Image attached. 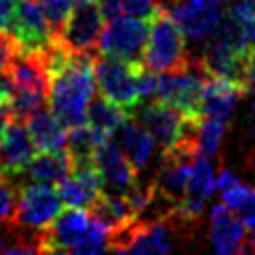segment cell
Returning a JSON list of instances; mask_svg holds the SVG:
<instances>
[{
  "instance_id": "1",
  "label": "cell",
  "mask_w": 255,
  "mask_h": 255,
  "mask_svg": "<svg viewBox=\"0 0 255 255\" xmlns=\"http://www.w3.org/2000/svg\"><path fill=\"white\" fill-rule=\"evenodd\" d=\"M94 58L96 56L70 54V58L48 76L50 108L66 128L88 124V106L96 92Z\"/></svg>"
},
{
  "instance_id": "2",
  "label": "cell",
  "mask_w": 255,
  "mask_h": 255,
  "mask_svg": "<svg viewBox=\"0 0 255 255\" xmlns=\"http://www.w3.org/2000/svg\"><path fill=\"white\" fill-rule=\"evenodd\" d=\"M110 229L84 207H62L42 231V253H102L108 249Z\"/></svg>"
},
{
  "instance_id": "3",
  "label": "cell",
  "mask_w": 255,
  "mask_h": 255,
  "mask_svg": "<svg viewBox=\"0 0 255 255\" xmlns=\"http://www.w3.org/2000/svg\"><path fill=\"white\" fill-rule=\"evenodd\" d=\"M187 60L185 34L163 6L153 16L147 28V40L143 48V64L153 72H169L179 68Z\"/></svg>"
},
{
  "instance_id": "4",
  "label": "cell",
  "mask_w": 255,
  "mask_h": 255,
  "mask_svg": "<svg viewBox=\"0 0 255 255\" xmlns=\"http://www.w3.org/2000/svg\"><path fill=\"white\" fill-rule=\"evenodd\" d=\"M143 62H128L114 56L98 54L94 58V74L100 94L120 106L128 116L139 108L137 94V72Z\"/></svg>"
},
{
  "instance_id": "5",
  "label": "cell",
  "mask_w": 255,
  "mask_h": 255,
  "mask_svg": "<svg viewBox=\"0 0 255 255\" xmlns=\"http://www.w3.org/2000/svg\"><path fill=\"white\" fill-rule=\"evenodd\" d=\"M207 80V72L199 58H187L179 68L161 72L157 84V100L175 106L187 116H201L199 102Z\"/></svg>"
},
{
  "instance_id": "6",
  "label": "cell",
  "mask_w": 255,
  "mask_h": 255,
  "mask_svg": "<svg viewBox=\"0 0 255 255\" xmlns=\"http://www.w3.org/2000/svg\"><path fill=\"white\" fill-rule=\"evenodd\" d=\"M104 16L96 2H76L62 30L54 38L74 56H98Z\"/></svg>"
},
{
  "instance_id": "7",
  "label": "cell",
  "mask_w": 255,
  "mask_h": 255,
  "mask_svg": "<svg viewBox=\"0 0 255 255\" xmlns=\"http://www.w3.org/2000/svg\"><path fill=\"white\" fill-rule=\"evenodd\" d=\"M106 22L108 24L102 28L100 44H98L100 54L114 56L128 62H141L149 22H143L131 16H122V14Z\"/></svg>"
},
{
  "instance_id": "8",
  "label": "cell",
  "mask_w": 255,
  "mask_h": 255,
  "mask_svg": "<svg viewBox=\"0 0 255 255\" xmlns=\"http://www.w3.org/2000/svg\"><path fill=\"white\" fill-rule=\"evenodd\" d=\"M8 34L18 44L20 52H40L50 40L52 30L40 0H18Z\"/></svg>"
},
{
  "instance_id": "9",
  "label": "cell",
  "mask_w": 255,
  "mask_h": 255,
  "mask_svg": "<svg viewBox=\"0 0 255 255\" xmlns=\"http://www.w3.org/2000/svg\"><path fill=\"white\" fill-rule=\"evenodd\" d=\"M94 165L100 173L102 187L112 193H124L137 179V171L131 167L126 153L116 143L114 133L96 145Z\"/></svg>"
},
{
  "instance_id": "10",
  "label": "cell",
  "mask_w": 255,
  "mask_h": 255,
  "mask_svg": "<svg viewBox=\"0 0 255 255\" xmlns=\"http://www.w3.org/2000/svg\"><path fill=\"white\" fill-rule=\"evenodd\" d=\"M169 14L177 22L185 38L195 42L207 40L223 18L219 4H213L209 0H177L171 6Z\"/></svg>"
},
{
  "instance_id": "11",
  "label": "cell",
  "mask_w": 255,
  "mask_h": 255,
  "mask_svg": "<svg viewBox=\"0 0 255 255\" xmlns=\"http://www.w3.org/2000/svg\"><path fill=\"white\" fill-rule=\"evenodd\" d=\"M209 241L221 255L247 253V229L243 219L225 203H217L209 211Z\"/></svg>"
},
{
  "instance_id": "12",
  "label": "cell",
  "mask_w": 255,
  "mask_h": 255,
  "mask_svg": "<svg viewBox=\"0 0 255 255\" xmlns=\"http://www.w3.org/2000/svg\"><path fill=\"white\" fill-rule=\"evenodd\" d=\"M56 185H58L56 193L64 207H84V209H88L104 189L94 161L72 165L70 173L62 177Z\"/></svg>"
},
{
  "instance_id": "13",
  "label": "cell",
  "mask_w": 255,
  "mask_h": 255,
  "mask_svg": "<svg viewBox=\"0 0 255 255\" xmlns=\"http://www.w3.org/2000/svg\"><path fill=\"white\" fill-rule=\"evenodd\" d=\"M36 145L24 120L10 118L0 135V171L8 177L20 173L34 157Z\"/></svg>"
},
{
  "instance_id": "14",
  "label": "cell",
  "mask_w": 255,
  "mask_h": 255,
  "mask_svg": "<svg viewBox=\"0 0 255 255\" xmlns=\"http://www.w3.org/2000/svg\"><path fill=\"white\" fill-rule=\"evenodd\" d=\"M245 94H247L245 88L235 84V82L215 78V76H207L203 92H201L199 114L229 122L233 112H235V106H237L239 98L245 96Z\"/></svg>"
},
{
  "instance_id": "15",
  "label": "cell",
  "mask_w": 255,
  "mask_h": 255,
  "mask_svg": "<svg viewBox=\"0 0 255 255\" xmlns=\"http://www.w3.org/2000/svg\"><path fill=\"white\" fill-rule=\"evenodd\" d=\"M70 157L66 151H40L34 153V157L26 163V167L10 177L16 185L38 181V183H58L62 177L70 173Z\"/></svg>"
},
{
  "instance_id": "16",
  "label": "cell",
  "mask_w": 255,
  "mask_h": 255,
  "mask_svg": "<svg viewBox=\"0 0 255 255\" xmlns=\"http://www.w3.org/2000/svg\"><path fill=\"white\" fill-rule=\"evenodd\" d=\"M116 131H118V141H120L118 145L126 153L131 167L135 171L145 169L155 149V139L151 137V133L139 122L131 120V116H128Z\"/></svg>"
},
{
  "instance_id": "17",
  "label": "cell",
  "mask_w": 255,
  "mask_h": 255,
  "mask_svg": "<svg viewBox=\"0 0 255 255\" xmlns=\"http://www.w3.org/2000/svg\"><path fill=\"white\" fill-rule=\"evenodd\" d=\"M28 131L32 135L36 149L40 151H64L66 149V137H68L66 126L54 112H48L46 108L34 112L28 118Z\"/></svg>"
},
{
  "instance_id": "18",
  "label": "cell",
  "mask_w": 255,
  "mask_h": 255,
  "mask_svg": "<svg viewBox=\"0 0 255 255\" xmlns=\"http://www.w3.org/2000/svg\"><path fill=\"white\" fill-rule=\"evenodd\" d=\"M88 209H90L92 217H96L108 229L120 227L124 223H129L131 219H135V213L131 211L124 193H112V191L100 193Z\"/></svg>"
},
{
  "instance_id": "19",
  "label": "cell",
  "mask_w": 255,
  "mask_h": 255,
  "mask_svg": "<svg viewBox=\"0 0 255 255\" xmlns=\"http://www.w3.org/2000/svg\"><path fill=\"white\" fill-rule=\"evenodd\" d=\"M126 118H128V114L120 106H116L114 102L104 98L102 94L94 96L90 106H88V124L94 129H98L102 133H108V135H112L122 126V122Z\"/></svg>"
},
{
  "instance_id": "20",
  "label": "cell",
  "mask_w": 255,
  "mask_h": 255,
  "mask_svg": "<svg viewBox=\"0 0 255 255\" xmlns=\"http://www.w3.org/2000/svg\"><path fill=\"white\" fill-rule=\"evenodd\" d=\"M225 120L219 118H209V116H201L199 126H197V133H195V147L197 153L205 155V157H215L219 153L225 129H227Z\"/></svg>"
},
{
  "instance_id": "21",
  "label": "cell",
  "mask_w": 255,
  "mask_h": 255,
  "mask_svg": "<svg viewBox=\"0 0 255 255\" xmlns=\"http://www.w3.org/2000/svg\"><path fill=\"white\" fill-rule=\"evenodd\" d=\"M227 16L237 22V26L243 32L245 42L251 48H255V4L253 2H247V0H237L229 8V14Z\"/></svg>"
},
{
  "instance_id": "22",
  "label": "cell",
  "mask_w": 255,
  "mask_h": 255,
  "mask_svg": "<svg viewBox=\"0 0 255 255\" xmlns=\"http://www.w3.org/2000/svg\"><path fill=\"white\" fill-rule=\"evenodd\" d=\"M40 2H42V8H44V14L48 18L52 34H58L62 30L64 22L68 20L76 0H40Z\"/></svg>"
},
{
  "instance_id": "23",
  "label": "cell",
  "mask_w": 255,
  "mask_h": 255,
  "mask_svg": "<svg viewBox=\"0 0 255 255\" xmlns=\"http://www.w3.org/2000/svg\"><path fill=\"white\" fill-rule=\"evenodd\" d=\"M16 195L18 185L0 171V225H8L12 221L16 209Z\"/></svg>"
},
{
  "instance_id": "24",
  "label": "cell",
  "mask_w": 255,
  "mask_h": 255,
  "mask_svg": "<svg viewBox=\"0 0 255 255\" xmlns=\"http://www.w3.org/2000/svg\"><path fill=\"white\" fill-rule=\"evenodd\" d=\"M157 84H159L157 72H153L151 68H147L145 64H141V68L137 72V94H139V102H153L157 98Z\"/></svg>"
},
{
  "instance_id": "25",
  "label": "cell",
  "mask_w": 255,
  "mask_h": 255,
  "mask_svg": "<svg viewBox=\"0 0 255 255\" xmlns=\"http://www.w3.org/2000/svg\"><path fill=\"white\" fill-rule=\"evenodd\" d=\"M159 8L161 4L157 0H124V14L143 22H151Z\"/></svg>"
},
{
  "instance_id": "26",
  "label": "cell",
  "mask_w": 255,
  "mask_h": 255,
  "mask_svg": "<svg viewBox=\"0 0 255 255\" xmlns=\"http://www.w3.org/2000/svg\"><path fill=\"white\" fill-rule=\"evenodd\" d=\"M18 52H20V48L14 42V38L6 32H0V72H6L10 68V64Z\"/></svg>"
},
{
  "instance_id": "27",
  "label": "cell",
  "mask_w": 255,
  "mask_h": 255,
  "mask_svg": "<svg viewBox=\"0 0 255 255\" xmlns=\"http://www.w3.org/2000/svg\"><path fill=\"white\" fill-rule=\"evenodd\" d=\"M104 20H112L120 14H124V0H96Z\"/></svg>"
},
{
  "instance_id": "28",
  "label": "cell",
  "mask_w": 255,
  "mask_h": 255,
  "mask_svg": "<svg viewBox=\"0 0 255 255\" xmlns=\"http://www.w3.org/2000/svg\"><path fill=\"white\" fill-rule=\"evenodd\" d=\"M16 2L18 0H0V32H6L8 34V28H10V22H12V14H14V8H16Z\"/></svg>"
},
{
  "instance_id": "29",
  "label": "cell",
  "mask_w": 255,
  "mask_h": 255,
  "mask_svg": "<svg viewBox=\"0 0 255 255\" xmlns=\"http://www.w3.org/2000/svg\"><path fill=\"white\" fill-rule=\"evenodd\" d=\"M237 181H239V177H237L233 171H229V169H219V173L215 175V189L225 191L227 187L235 185Z\"/></svg>"
},
{
  "instance_id": "30",
  "label": "cell",
  "mask_w": 255,
  "mask_h": 255,
  "mask_svg": "<svg viewBox=\"0 0 255 255\" xmlns=\"http://www.w3.org/2000/svg\"><path fill=\"white\" fill-rule=\"evenodd\" d=\"M245 229H247V251L255 253V215L245 219Z\"/></svg>"
},
{
  "instance_id": "31",
  "label": "cell",
  "mask_w": 255,
  "mask_h": 255,
  "mask_svg": "<svg viewBox=\"0 0 255 255\" xmlns=\"http://www.w3.org/2000/svg\"><path fill=\"white\" fill-rule=\"evenodd\" d=\"M8 120H10V110H8L6 104H0V135H2V131H4V128H6V124H8Z\"/></svg>"
},
{
  "instance_id": "32",
  "label": "cell",
  "mask_w": 255,
  "mask_h": 255,
  "mask_svg": "<svg viewBox=\"0 0 255 255\" xmlns=\"http://www.w3.org/2000/svg\"><path fill=\"white\" fill-rule=\"evenodd\" d=\"M157 2H159V4H161L165 10H169V8H171V6H173L177 0H157Z\"/></svg>"
},
{
  "instance_id": "33",
  "label": "cell",
  "mask_w": 255,
  "mask_h": 255,
  "mask_svg": "<svg viewBox=\"0 0 255 255\" xmlns=\"http://www.w3.org/2000/svg\"><path fill=\"white\" fill-rule=\"evenodd\" d=\"M209 2H213V4H219V6H221V4L225 2V0H209Z\"/></svg>"
},
{
  "instance_id": "34",
  "label": "cell",
  "mask_w": 255,
  "mask_h": 255,
  "mask_svg": "<svg viewBox=\"0 0 255 255\" xmlns=\"http://www.w3.org/2000/svg\"><path fill=\"white\" fill-rule=\"evenodd\" d=\"M255 139V137H253ZM251 163H253V167H255V149H253V155H251Z\"/></svg>"
},
{
  "instance_id": "35",
  "label": "cell",
  "mask_w": 255,
  "mask_h": 255,
  "mask_svg": "<svg viewBox=\"0 0 255 255\" xmlns=\"http://www.w3.org/2000/svg\"><path fill=\"white\" fill-rule=\"evenodd\" d=\"M4 251V243H2V239H0V253Z\"/></svg>"
},
{
  "instance_id": "36",
  "label": "cell",
  "mask_w": 255,
  "mask_h": 255,
  "mask_svg": "<svg viewBox=\"0 0 255 255\" xmlns=\"http://www.w3.org/2000/svg\"><path fill=\"white\" fill-rule=\"evenodd\" d=\"M76 2H96V0H76Z\"/></svg>"
},
{
  "instance_id": "37",
  "label": "cell",
  "mask_w": 255,
  "mask_h": 255,
  "mask_svg": "<svg viewBox=\"0 0 255 255\" xmlns=\"http://www.w3.org/2000/svg\"><path fill=\"white\" fill-rule=\"evenodd\" d=\"M247 2H253V4H255V0H247Z\"/></svg>"
}]
</instances>
